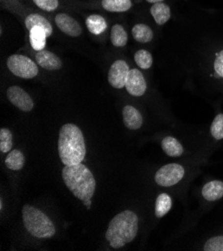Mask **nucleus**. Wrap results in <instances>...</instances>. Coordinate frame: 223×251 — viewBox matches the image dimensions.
Segmentation results:
<instances>
[{
  "label": "nucleus",
  "instance_id": "20",
  "mask_svg": "<svg viewBox=\"0 0 223 251\" xmlns=\"http://www.w3.org/2000/svg\"><path fill=\"white\" fill-rule=\"evenodd\" d=\"M131 5V0H102V7L110 12H124Z\"/></svg>",
  "mask_w": 223,
  "mask_h": 251
},
{
  "label": "nucleus",
  "instance_id": "13",
  "mask_svg": "<svg viewBox=\"0 0 223 251\" xmlns=\"http://www.w3.org/2000/svg\"><path fill=\"white\" fill-rule=\"evenodd\" d=\"M25 26L28 30H31L33 27H41L45 30L47 36H50L52 33V26L44 16L40 14H30L25 19Z\"/></svg>",
  "mask_w": 223,
  "mask_h": 251
},
{
  "label": "nucleus",
  "instance_id": "31",
  "mask_svg": "<svg viewBox=\"0 0 223 251\" xmlns=\"http://www.w3.org/2000/svg\"><path fill=\"white\" fill-rule=\"evenodd\" d=\"M146 1L149 2V3H158V2L164 1V0H146Z\"/></svg>",
  "mask_w": 223,
  "mask_h": 251
},
{
  "label": "nucleus",
  "instance_id": "3",
  "mask_svg": "<svg viewBox=\"0 0 223 251\" xmlns=\"http://www.w3.org/2000/svg\"><path fill=\"white\" fill-rule=\"evenodd\" d=\"M62 178L71 193L82 201L91 199L95 192V178L92 172L82 163L65 165L62 169Z\"/></svg>",
  "mask_w": 223,
  "mask_h": 251
},
{
  "label": "nucleus",
  "instance_id": "7",
  "mask_svg": "<svg viewBox=\"0 0 223 251\" xmlns=\"http://www.w3.org/2000/svg\"><path fill=\"white\" fill-rule=\"evenodd\" d=\"M9 101L18 109L29 112L33 109L34 103L30 95L19 86H10L6 92Z\"/></svg>",
  "mask_w": 223,
  "mask_h": 251
},
{
  "label": "nucleus",
  "instance_id": "21",
  "mask_svg": "<svg viewBox=\"0 0 223 251\" xmlns=\"http://www.w3.org/2000/svg\"><path fill=\"white\" fill-rule=\"evenodd\" d=\"M171 206H172V200L168 194L162 193L158 195L155 202V216L158 218L163 217L169 212V210L171 209Z\"/></svg>",
  "mask_w": 223,
  "mask_h": 251
},
{
  "label": "nucleus",
  "instance_id": "28",
  "mask_svg": "<svg viewBox=\"0 0 223 251\" xmlns=\"http://www.w3.org/2000/svg\"><path fill=\"white\" fill-rule=\"evenodd\" d=\"M33 2L45 11H53L58 7V0H33Z\"/></svg>",
  "mask_w": 223,
  "mask_h": 251
},
{
  "label": "nucleus",
  "instance_id": "8",
  "mask_svg": "<svg viewBox=\"0 0 223 251\" xmlns=\"http://www.w3.org/2000/svg\"><path fill=\"white\" fill-rule=\"evenodd\" d=\"M129 66L124 60H116L109 69L108 82L117 89L125 87L126 78L129 72Z\"/></svg>",
  "mask_w": 223,
  "mask_h": 251
},
{
  "label": "nucleus",
  "instance_id": "16",
  "mask_svg": "<svg viewBox=\"0 0 223 251\" xmlns=\"http://www.w3.org/2000/svg\"><path fill=\"white\" fill-rule=\"evenodd\" d=\"M85 23H86V27L88 28L90 33L95 35L103 33L107 28V23L105 19L98 14H93L88 16L85 20Z\"/></svg>",
  "mask_w": 223,
  "mask_h": 251
},
{
  "label": "nucleus",
  "instance_id": "17",
  "mask_svg": "<svg viewBox=\"0 0 223 251\" xmlns=\"http://www.w3.org/2000/svg\"><path fill=\"white\" fill-rule=\"evenodd\" d=\"M150 13L158 25L165 24L171 15L169 6L163 2L154 3L150 8Z\"/></svg>",
  "mask_w": 223,
  "mask_h": 251
},
{
  "label": "nucleus",
  "instance_id": "6",
  "mask_svg": "<svg viewBox=\"0 0 223 251\" xmlns=\"http://www.w3.org/2000/svg\"><path fill=\"white\" fill-rule=\"evenodd\" d=\"M184 176V168L177 163L162 166L155 174V181L160 186H172L178 183Z\"/></svg>",
  "mask_w": 223,
  "mask_h": 251
},
{
  "label": "nucleus",
  "instance_id": "25",
  "mask_svg": "<svg viewBox=\"0 0 223 251\" xmlns=\"http://www.w3.org/2000/svg\"><path fill=\"white\" fill-rule=\"evenodd\" d=\"M13 145V136L9 129H0V150L2 153L9 152Z\"/></svg>",
  "mask_w": 223,
  "mask_h": 251
},
{
  "label": "nucleus",
  "instance_id": "9",
  "mask_svg": "<svg viewBox=\"0 0 223 251\" xmlns=\"http://www.w3.org/2000/svg\"><path fill=\"white\" fill-rule=\"evenodd\" d=\"M125 88L129 94L135 97L142 96L147 88L146 81L138 69H130L126 78Z\"/></svg>",
  "mask_w": 223,
  "mask_h": 251
},
{
  "label": "nucleus",
  "instance_id": "22",
  "mask_svg": "<svg viewBox=\"0 0 223 251\" xmlns=\"http://www.w3.org/2000/svg\"><path fill=\"white\" fill-rule=\"evenodd\" d=\"M25 163V159H24L23 153L18 149L12 150L11 152L8 153V155L5 158V164L7 168L11 170H20L24 166Z\"/></svg>",
  "mask_w": 223,
  "mask_h": 251
},
{
  "label": "nucleus",
  "instance_id": "12",
  "mask_svg": "<svg viewBox=\"0 0 223 251\" xmlns=\"http://www.w3.org/2000/svg\"><path fill=\"white\" fill-rule=\"evenodd\" d=\"M122 115L123 123H124L126 128L130 130H136L142 126V115L135 107L131 105L124 106L122 110Z\"/></svg>",
  "mask_w": 223,
  "mask_h": 251
},
{
  "label": "nucleus",
  "instance_id": "19",
  "mask_svg": "<svg viewBox=\"0 0 223 251\" xmlns=\"http://www.w3.org/2000/svg\"><path fill=\"white\" fill-rule=\"evenodd\" d=\"M132 36L135 41L147 43L152 40L153 32L151 28L145 24H136L132 28Z\"/></svg>",
  "mask_w": 223,
  "mask_h": 251
},
{
  "label": "nucleus",
  "instance_id": "18",
  "mask_svg": "<svg viewBox=\"0 0 223 251\" xmlns=\"http://www.w3.org/2000/svg\"><path fill=\"white\" fill-rule=\"evenodd\" d=\"M47 34L45 30L41 27H33L31 30H29V40L32 48L37 51L43 50L46 45V38Z\"/></svg>",
  "mask_w": 223,
  "mask_h": 251
},
{
  "label": "nucleus",
  "instance_id": "23",
  "mask_svg": "<svg viewBox=\"0 0 223 251\" xmlns=\"http://www.w3.org/2000/svg\"><path fill=\"white\" fill-rule=\"evenodd\" d=\"M110 40L112 44L116 47H123L125 46L128 40L127 33L125 29L123 28L122 25L116 24L112 27L111 29V34H110Z\"/></svg>",
  "mask_w": 223,
  "mask_h": 251
},
{
  "label": "nucleus",
  "instance_id": "4",
  "mask_svg": "<svg viewBox=\"0 0 223 251\" xmlns=\"http://www.w3.org/2000/svg\"><path fill=\"white\" fill-rule=\"evenodd\" d=\"M22 219L27 231L34 237L50 238L55 234V226L51 219L31 205L23 206Z\"/></svg>",
  "mask_w": 223,
  "mask_h": 251
},
{
  "label": "nucleus",
  "instance_id": "5",
  "mask_svg": "<svg viewBox=\"0 0 223 251\" xmlns=\"http://www.w3.org/2000/svg\"><path fill=\"white\" fill-rule=\"evenodd\" d=\"M8 69L20 78L31 79L38 74V66L29 57L14 54L7 59Z\"/></svg>",
  "mask_w": 223,
  "mask_h": 251
},
{
  "label": "nucleus",
  "instance_id": "10",
  "mask_svg": "<svg viewBox=\"0 0 223 251\" xmlns=\"http://www.w3.org/2000/svg\"><path fill=\"white\" fill-rule=\"evenodd\" d=\"M55 23L57 27L66 35L71 37H77L82 33V28L80 24L65 13H59L55 16Z\"/></svg>",
  "mask_w": 223,
  "mask_h": 251
},
{
  "label": "nucleus",
  "instance_id": "11",
  "mask_svg": "<svg viewBox=\"0 0 223 251\" xmlns=\"http://www.w3.org/2000/svg\"><path fill=\"white\" fill-rule=\"evenodd\" d=\"M37 65L46 70H59L62 67L60 58L48 50H40L35 55Z\"/></svg>",
  "mask_w": 223,
  "mask_h": 251
},
{
  "label": "nucleus",
  "instance_id": "1",
  "mask_svg": "<svg viewBox=\"0 0 223 251\" xmlns=\"http://www.w3.org/2000/svg\"><path fill=\"white\" fill-rule=\"evenodd\" d=\"M58 154L64 165H75L83 161L86 154L84 136L75 124L67 123L60 128Z\"/></svg>",
  "mask_w": 223,
  "mask_h": 251
},
{
  "label": "nucleus",
  "instance_id": "14",
  "mask_svg": "<svg viewBox=\"0 0 223 251\" xmlns=\"http://www.w3.org/2000/svg\"><path fill=\"white\" fill-rule=\"evenodd\" d=\"M202 195L207 201H215L223 197V182L213 180L206 183L202 188Z\"/></svg>",
  "mask_w": 223,
  "mask_h": 251
},
{
  "label": "nucleus",
  "instance_id": "24",
  "mask_svg": "<svg viewBox=\"0 0 223 251\" xmlns=\"http://www.w3.org/2000/svg\"><path fill=\"white\" fill-rule=\"evenodd\" d=\"M134 60L136 64L142 69H149L153 63L152 55L150 52H148L147 50L144 49L138 50L134 55Z\"/></svg>",
  "mask_w": 223,
  "mask_h": 251
},
{
  "label": "nucleus",
  "instance_id": "2",
  "mask_svg": "<svg viewBox=\"0 0 223 251\" xmlns=\"http://www.w3.org/2000/svg\"><path fill=\"white\" fill-rule=\"evenodd\" d=\"M138 232V217L131 210H124L109 222L105 234L112 248L118 249L131 242Z\"/></svg>",
  "mask_w": 223,
  "mask_h": 251
},
{
  "label": "nucleus",
  "instance_id": "27",
  "mask_svg": "<svg viewBox=\"0 0 223 251\" xmlns=\"http://www.w3.org/2000/svg\"><path fill=\"white\" fill-rule=\"evenodd\" d=\"M205 251H223V236H215L204 244Z\"/></svg>",
  "mask_w": 223,
  "mask_h": 251
},
{
  "label": "nucleus",
  "instance_id": "30",
  "mask_svg": "<svg viewBox=\"0 0 223 251\" xmlns=\"http://www.w3.org/2000/svg\"><path fill=\"white\" fill-rule=\"evenodd\" d=\"M83 204L86 206V208H87V209H89V208H90V206H91V199L84 200V201H83Z\"/></svg>",
  "mask_w": 223,
  "mask_h": 251
},
{
  "label": "nucleus",
  "instance_id": "29",
  "mask_svg": "<svg viewBox=\"0 0 223 251\" xmlns=\"http://www.w3.org/2000/svg\"><path fill=\"white\" fill-rule=\"evenodd\" d=\"M214 70L219 76L223 77V50L217 54V57L214 61Z\"/></svg>",
  "mask_w": 223,
  "mask_h": 251
},
{
  "label": "nucleus",
  "instance_id": "26",
  "mask_svg": "<svg viewBox=\"0 0 223 251\" xmlns=\"http://www.w3.org/2000/svg\"><path fill=\"white\" fill-rule=\"evenodd\" d=\"M211 135L216 140L223 138V114H218L212 121L210 127Z\"/></svg>",
  "mask_w": 223,
  "mask_h": 251
},
{
  "label": "nucleus",
  "instance_id": "15",
  "mask_svg": "<svg viewBox=\"0 0 223 251\" xmlns=\"http://www.w3.org/2000/svg\"><path fill=\"white\" fill-rule=\"evenodd\" d=\"M161 146L163 151L170 157H178L183 153V147L181 143L172 136L165 137L161 142Z\"/></svg>",
  "mask_w": 223,
  "mask_h": 251
}]
</instances>
